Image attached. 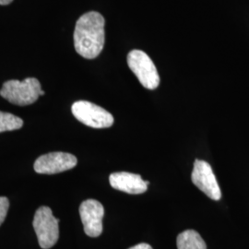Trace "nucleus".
<instances>
[{
	"label": "nucleus",
	"instance_id": "ddd939ff",
	"mask_svg": "<svg viewBox=\"0 0 249 249\" xmlns=\"http://www.w3.org/2000/svg\"><path fill=\"white\" fill-rule=\"evenodd\" d=\"M128 249H152L150 245L148 244H145V243H142V244H139L137 246H134L132 248Z\"/></svg>",
	"mask_w": 249,
	"mask_h": 249
},
{
	"label": "nucleus",
	"instance_id": "9d476101",
	"mask_svg": "<svg viewBox=\"0 0 249 249\" xmlns=\"http://www.w3.org/2000/svg\"><path fill=\"white\" fill-rule=\"evenodd\" d=\"M178 249H207L205 241L194 230L182 231L177 239Z\"/></svg>",
	"mask_w": 249,
	"mask_h": 249
},
{
	"label": "nucleus",
	"instance_id": "f8f14e48",
	"mask_svg": "<svg viewBox=\"0 0 249 249\" xmlns=\"http://www.w3.org/2000/svg\"><path fill=\"white\" fill-rule=\"evenodd\" d=\"M9 208V199L6 196H0V226L4 223Z\"/></svg>",
	"mask_w": 249,
	"mask_h": 249
},
{
	"label": "nucleus",
	"instance_id": "423d86ee",
	"mask_svg": "<svg viewBox=\"0 0 249 249\" xmlns=\"http://www.w3.org/2000/svg\"><path fill=\"white\" fill-rule=\"evenodd\" d=\"M191 180L193 184L210 198L219 200L222 197V191L213 168L207 161L197 159L195 160Z\"/></svg>",
	"mask_w": 249,
	"mask_h": 249
},
{
	"label": "nucleus",
	"instance_id": "7ed1b4c3",
	"mask_svg": "<svg viewBox=\"0 0 249 249\" xmlns=\"http://www.w3.org/2000/svg\"><path fill=\"white\" fill-rule=\"evenodd\" d=\"M58 223L59 220L53 217L50 208L42 206L36 211L33 224L42 249H51L56 244L59 237Z\"/></svg>",
	"mask_w": 249,
	"mask_h": 249
},
{
	"label": "nucleus",
	"instance_id": "f257e3e1",
	"mask_svg": "<svg viewBox=\"0 0 249 249\" xmlns=\"http://www.w3.org/2000/svg\"><path fill=\"white\" fill-rule=\"evenodd\" d=\"M105 18L96 11L87 12L77 21L74 32V46L77 53L87 59L97 57L106 42Z\"/></svg>",
	"mask_w": 249,
	"mask_h": 249
},
{
	"label": "nucleus",
	"instance_id": "9b49d317",
	"mask_svg": "<svg viewBox=\"0 0 249 249\" xmlns=\"http://www.w3.org/2000/svg\"><path fill=\"white\" fill-rule=\"evenodd\" d=\"M23 121L21 118L9 113L0 111V133L5 131H12L21 128Z\"/></svg>",
	"mask_w": 249,
	"mask_h": 249
},
{
	"label": "nucleus",
	"instance_id": "20e7f679",
	"mask_svg": "<svg viewBox=\"0 0 249 249\" xmlns=\"http://www.w3.org/2000/svg\"><path fill=\"white\" fill-rule=\"evenodd\" d=\"M127 64L131 71L146 89H156L160 84L158 71L151 57L142 50H132L127 54Z\"/></svg>",
	"mask_w": 249,
	"mask_h": 249
},
{
	"label": "nucleus",
	"instance_id": "1a4fd4ad",
	"mask_svg": "<svg viewBox=\"0 0 249 249\" xmlns=\"http://www.w3.org/2000/svg\"><path fill=\"white\" fill-rule=\"evenodd\" d=\"M110 185L113 188L123 191L127 194H142L150 184L149 181L143 180L140 175L127 172L114 173L109 178Z\"/></svg>",
	"mask_w": 249,
	"mask_h": 249
},
{
	"label": "nucleus",
	"instance_id": "f03ea898",
	"mask_svg": "<svg viewBox=\"0 0 249 249\" xmlns=\"http://www.w3.org/2000/svg\"><path fill=\"white\" fill-rule=\"evenodd\" d=\"M41 90L42 87L39 80L36 78H27L22 81H6L0 89V95L13 105L25 107L36 103L41 96Z\"/></svg>",
	"mask_w": 249,
	"mask_h": 249
},
{
	"label": "nucleus",
	"instance_id": "0eeeda50",
	"mask_svg": "<svg viewBox=\"0 0 249 249\" xmlns=\"http://www.w3.org/2000/svg\"><path fill=\"white\" fill-rule=\"evenodd\" d=\"M77 162V158L71 153L50 152L36 160L35 170L38 174L54 175L74 168Z\"/></svg>",
	"mask_w": 249,
	"mask_h": 249
},
{
	"label": "nucleus",
	"instance_id": "39448f33",
	"mask_svg": "<svg viewBox=\"0 0 249 249\" xmlns=\"http://www.w3.org/2000/svg\"><path fill=\"white\" fill-rule=\"evenodd\" d=\"M71 111L80 122L93 128H107L114 124V116L109 112L87 101L74 103Z\"/></svg>",
	"mask_w": 249,
	"mask_h": 249
},
{
	"label": "nucleus",
	"instance_id": "6e6552de",
	"mask_svg": "<svg viewBox=\"0 0 249 249\" xmlns=\"http://www.w3.org/2000/svg\"><path fill=\"white\" fill-rule=\"evenodd\" d=\"M80 215L85 233L89 237H98L103 231L104 206L95 199H87L80 204Z\"/></svg>",
	"mask_w": 249,
	"mask_h": 249
},
{
	"label": "nucleus",
	"instance_id": "4468645a",
	"mask_svg": "<svg viewBox=\"0 0 249 249\" xmlns=\"http://www.w3.org/2000/svg\"><path fill=\"white\" fill-rule=\"evenodd\" d=\"M13 0H0V5L1 6H7L10 4Z\"/></svg>",
	"mask_w": 249,
	"mask_h": 249
}]
</instances>
